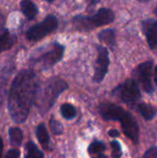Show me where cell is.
Instances as JSON below:
<instances>
[{
  "label": "cell",
  "instance_id": "obj_1",
  "mask_svg": "<svg viewBox=\"0 0 157 158\" xmlns=\"http://www.w3.org/2000/svg\"><path fill=\"white\" fill-rule=\"evenodd\" d=\"M39 82L31 69L19 71L12 81L8 94V112L13 121L24 122L34 104Z\"/></svg>",
  "mask_w": 157,
  "mask_h": 158
},
{
  "label": "cell",
  "instance_id": "obj_2",
  "mask_svg": "<svg viewBox=\"0 0 157 158\" xmlns=\"http://www.w3.org/2000/svg\"><path fill=\"white\" fill-rule=\"evenodd\" d=\"M99 114L105 120L120 121L124 134L134 143H139V125L133 116L121 106L112 103H103L98 107Z\"/></svg>",
  "mask_w": 157,
  "mask_h": 158
},
{
  "label": "cell",
  "instance_id": "obj_3",
  "mask_svg": "<svg viewBox=\"0 0 157 158\" xmlns=\"http://www.w3.org/2000/svg\"><path fill=\"white\" fill-rule=\"evenodd\" d=\"M68 88V84L59 77H52L43 84H39L34 104L40 114L47 113L58 96Z\"/></svg>",
  "mask_w": 157,
  "mask_h": 158
},
{
  "label": "cell",
  "instance_id": "obj_4",
  "mask_svg": "<svg viewBox=\"0 0 157 158\" xmlns=\"http://www.w3.org/2000/svg\"><path fill=\"white\" fill-rule=\"evenodd\" d=\"M65 46L54 42L34 50L30 56V63L32 68L39 70L48 69L63 58Z\"/></svg>",
  "mask_w": 157,
  "mask_h": 158
},
{
  "label": "cell",
  "instance_id": "obj_5",
  "mask_svg": "<svg viewBox=\"0 0 157 158\" xmlns=\"http://www.w3.org/2000/svg\"><path fill=\"white\" fill-rule=\"evenodd\" d=\"M115 14L110 8H101L93 16H77L72 19V23L77 30L91 31L97 27L107 25L113 22Z\"/></svg>",
  "mask_w": 157,
  "mask_h": 158
},
{
  "label": "cell",
  "instance_id": "obj_6",
  "mask_svg": "<svg viewBox=\"0 0 157 158\" xmlns=\"http://www.w3.org/2000/svg\"><path fill=\"white\" fill-rule=\"evenodd\" d=\"M112 94L128 105L137 103L142 97L138 83L134 80L125 81L113 90Z\"/></svg>",
  "mask_w": 157,
  "mask_h": 158
},
{
  "label": "cell",
  "instance_id": "obj_7",
  "mask_svg": "<svg viewBox=\"0 0 157 158\" xmlns=\"http://www.w3.org/2000/svg\"><path fill=\"white\" fill-rule=\"evenodd\" d=\"M57 19L54 15H48L42 22L31 27L26 32V37L29 41L37 42L53 32L57 28Z\"/></svg>",
  "mask_w": 157,
  "mask_h": 158
},
{
  "label": "cell",
  "instance_id": "obj_8",
  "mask_svg": "<svg viewBox=\"0 0 157 158\" xmlns=\"http://www.w3.org/2000/svg\"><path fill=\"white\" fill-rule=\"evenodd\" d=\"M153 66L154 63L152 61H146L140 64L133 71L134 81L138 82L147 94H152L154 92L152 83Z\"/></svg>",
  "mask_w": 157,
  "mask_h": 158
},
{
  "label": "cell",
  "instance_id": "obj_9",
  "mask_svg": "<svg viewBox=\"0 0 157 158\" xmlns=\"http://www.w3.org/2000/svg\"><path fill=\"white\" fill-rule=\"evenodd\" d=\"M97 59L95 62V67H94V74H93V81L100 83L105 77L107 71H108V67L110 64V59H109V54L108 50L102 45L97 46Z\"/></svg>",
  "mask_w": 157,
  "mask_h": 158
},
{
  "label": "cell",
  "instance_id": "obj_10",
  "mask_svg": "<svg viewBox=\"0 0 157 158\" xmlns=\"http://www.w3.org/2000/svg\"><path fill=\"white\" fill-rule=\"evenodd\" d=\"M142 30L150 48L157 51V19H148L143 21Z\"/></svg>",
  "mask_w": 157,
  "mask_h": 158
},
{
  "label": "cell",
  "instance_id": "obj_11",
  "mask_svg": "<svg viewBox=\"0 0 157 158\" xmlns=\"http://www.w3.org/2000/svg\"><path fill=\"white\" fill-rule=\"evenodd\" d=\"M20 9L28 19H32L38 14V7L31 0H21Z\"/></svg>",
  "mask_w": 157,
  "mask_h": 158
},
{
  "label": "cell",
  "instance_id": "obj_12",
  "mask_svg": "<svg viewBox=\"0 0 157 158\" xmlns=\"http://www.w3.org/2000/svg\"><path fill=\"white\" fill-rule=\"evenodd\" d=\"M15 41V36L11 34L8 30L6 29L0 32V53L10 49L13 46Z\"/></svg>",
  "mask_w": 157,
  "mask_h": 158
},
{
  "label": "cell",
  "instance_id": "obj_13",
  "mask_svg": "<svg viewBox=\"0 0 157 158\" xmlns=\"http://www.w3.org/2000/svg\"><path fill=\"white\" fill-rule=\"evenodd\" d=\"M36 136H37V139H38L40 144L43 146V148L45 150H49L50 138H49L48 131L45 128V125L43 123H41L40 125H38V127L36 129Z\"/></svg>",
  "mask_w": 157,
  "mask_h": 158
},
{
  "label": "cell",
  "instance_id": "obj_14",
  "mask_svg": "<svg viewBox=\"0 0 157 158\" xmlns=\"http://www.w3.org/2000/svg\"><path fill=\"white\" fill-rule=\"evenodd\" d=\"M98 38L102 43L107 44L111 49L114 48L116 44V33L113 29H105L100 31L98 34Z\"/></svg>",
  "mask_w": 157,
  "mask_h": 158
},
{
  "label": "cell",
  "instance_id": "obj_15",
  "mask_svg": "<svg viewBox=\"0 0 157 158\" xmlns=\"http://www.w3.org/2000/svg\"><path fill=\"white\" fill-rule=\"evenodd\" d=\"M137 109L140 112V114L143 116V118L146 120L153 119L157 113V109L149 104L146 103H140L137 105Z\"/></svg>",
  "mask_w": 157,
  "mask_h": 158
},
{
  "label": "cell",
  "instance_id": "obj_16",
  "mask_svg": "<svg viewBox=\"0 0 157 158\" xmlns=\"http://www.w3.org/2000/svg\"><path fill=\"white\" fill-rule=\"evenodd\" d=\"M8 135H9V139H10V143L13 146H20L22 143V139H23V134L20 129L13 127L10 128L8 131Z\"/></svg>",
  "mask_w": 157,
  "mask_h": 158
},
{
  "label": "cell",
  "instance_id": "obj_17",
  "mask_svg": "<svg viewBox=\"0 0 157 158\" xmlns=\"http://www.w3.org/2000/svg\"><path fill=\"white\" fill-rule=\"evenodd\" d=\"M24 158H43V154L38 149L33 142H28L25 147Z\"/></svg>",
  "mask_w": 157,
  "mask_h": 158
},
{
  "label": "cell",
  "instance_id": "obj_18",
  "mask_svg": "<svg viewBox=\"0 0 157 158\" xmlns=\"http://www.w3.org/2000/svg\"><path fill=\"white\" fill-rule=\"evenodd\" d=\"M60 112L61 115L64 118L70 120L75 118V117L77 116V110L76 108L71 105V104H63L60 107Z\"/></svg>",
  "mask_w": 157,
  "mask_h": 158
},
{
  "label": "cell",
  "instance_id": "obj_19",
  "mask_svg": "<svg viewBox=\"0 0 157 158\" xmlns=\"http://www.w3.org/2000/svg\"><path fill=\"white\" fill-rule=\"evenodd\" d=\"M105 149H106V146H105V143L96 140L90 144V146L88 148V152L91 156H93V155L103 153Z\"/></svg>",
  "mask_w": 157,
  "mask_h": 158
},
{
  "label": "cell",
  "instance_id": "obj_20",
  "mask_svg": "<svg viewBox=\"0 0 157 158\" xmlns=\"http://www.w3.org/2000/svg\"><path fill=\"white\" fill-rule=\"evenodd\" d=\"M49 126H50V130L52 131V133L54 135H60L63 133V126L62 124L57 121L54 117H52L50 118L49 121Z\"/></svg>",
  "mask_w": 157,
  "mask_h": 158
},
{
  "label": "cell",
  "instance_id": "obj_21",
  "mask_svg": "<svg viewBox=\"0 0 157 158\" xmlns=\"http://www.w3.org/2000/svg\"><path fill=\"white\" fill-rule=\"evenodd\" d=\"M111 147H112V156H113V158H120L122 156L121 145L118 141H112L111 142Z\"/></svg>",
  "mask_w": 157,
  "mask_h": 158
},
{
  "label": "cell",
  "instance_id": "obj_22",
  "mask_svg": "<svg viewBox=\"0 0 157 158\" xmlns=\"http://www.w3.org/2000/svg\"><path fill=\"white\" fill-rule=\"evenodd\" d=\"M142 158H157V148L151 147L149 148L143 155Z\"/></svg>",
  "mask_w": 157,
  "mask_h": 158
},
{
  "label": "cell",
  "instance_id": "obj_23",
  "mask_svg": "<svg viewBox=\"0 0 157 158\" xmlns=\"http://www.w3.org/2000/svg\"><path fill=\"white\" fill-rule=\"evenodd\" d=\"M19 156H20V153L19 150L17 149H11L9 150L6 155V157L5 158H19Z\"/></svg>",
  "mask_w": 157,
  "mask_h": 158
},
{
  "label": "cell",
  "instance_id": "obj_24",
  "mask_svg": "<svg viewBox=\"0 0 157 158\" xmlns=\"http://www.w3.org/2000/svg\"><path fill=\"white\" fill-rule=\"evenodd\" d=\"M108 134H109V136H110V137H113V138H117V137H118V136H119V132H118V130H115V129L110 130V131H108Z\"/></svg>",
  "mask_w": 157,
  "mask_h": 158
},
{
  "label": "cell",
  "instance_id": "obj_25",
  "mask_svg": "<svg viewBox=\"0 0 157 158\" xmlns=\"http://www.w3.org/2000/svg\"><path fill=\"white\" fill-rule=\"evenodd\" d=\"M4 24H5V17H4L3 13L1 12V10H0V30L3 28Z\"/></svg>",
  "mask_w": 157,
  "mask_h": 158
},
{
  "label": "cell",
  "instance_id": "obj_26",
  "mask_svg": "<svg viewBox=\"0 0 157 158\" xmlns=\"http://www.w3.org/2000/svg\"><path fill=\"white\" fill-rule=\"evenodd\" d=\"M92 158H107V156H105V155H103L102 153H100V154L93 155V156H92Z\"/></svg>",
  "mask_w": 157,
  "mask_h": 158
},
{
  "label": "cell",
  "instance_id": "obj_27",
  "mask_svg": "<svg viewBox=\"0 0 157 158\" xmlns=\"http://www.w3.org/2000/svg\"><path fill=\"white\" fill-rule=\"evenodd\" d=\"M99 1H100V0H92V1L90 2L89 6H88V7H91V8H92V7H93V6H95Z\"/></svg>",
  "mask_w": 157,
  "mask_h": 158
},
{
  "label": "cell",
  "instance_id": "obj_28",
  "mask_svg": "<svg viewBox=\"0 0 157 158\" xmlns=\"http://www.w3.org/2000/svg\"><path fill=\"white\" fill-rule=\"evenodd\" d=\"M3 148H4L3 140H2V138H0V158L2 157V154H3Z\"/></svg>",
  "mask_w": 157,
  "mask_h": 158
},
{
  "label": "cell",
  "instance_id": "obj_29",
  "mask_svg": "<svg viewBox=\"0 0 157 158\" xmlns=\"http://www.w3.org/2000/svg\"><path fill=\"white\" fill-rule=\"evenodd\" d=\"M155 82H156L157 84V67L156 69H155Z\"/></svg>",
  "mask_w": 157,
  "mask_h": 158
},
{
  "label": "cell",
  "instance_id": "obj_30",
  "mask_svg": "<svg viewBox=\"0 0 157 158\" xmlns=\"http://www.w3.org/2000/svg\"><path fill=\"white\" fill-rule=\"evenodd\" d=\"M137 1H139V2H149L150 0H137Z\"/></svg>",
  "mask_w": 157,
  "mask_h": 158
},
{
  "label": "cell",
  "instance_id": "obj_31",
  "mask_svg": "<svg viewBox=\"0 0 157 158\" xmlns=\"http://www.w3.org/2000/svg\"><path fill=\"white\" fill-rule=\"evenodd\" d=\"M45 1H47V2H49V3H52L54 0H45Z\"/></svg>",
  "mask_w": 157,
  "mask_h": 158
},
{
  "label": "cell",
  "instance_id": "obj_32",
  "mask_svg": "<svg viewBox=\"0 0 157 158\" xmlns=\"http://www.w3.org/2000/svg\"><path fill=\"white\" fill-rule=\"evenodd\" d=\"M155 14H156V15H157V7H156V8H155Z\"/></svg>",
  "mask_w": 157,
  "mask_h": 158
}]
</instances>
